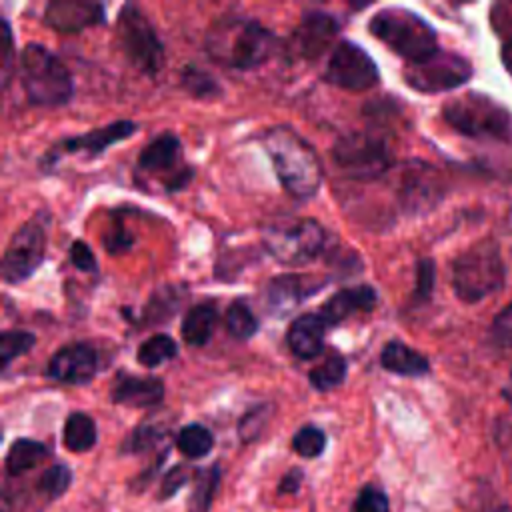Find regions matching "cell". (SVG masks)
<instances>
[{"mask_svg": "<svg viewBox=\"0 0 512 512\" xmlns=\"http://www.w3.org/2000/svg\"><path fill=\"white\" fill-rule=\"evenodd\" d=\"M204 44L214 62L236 70H250L270 58L276 38L252 18L222 16L208 28Z\"/></svg>", "mask_w": 512, "mask_h": 512, "instance_id": "obj_1", "label": "cell"}, {"mask_svg": "<svg viewBox=\"0 0 512 512\" xmlns=\"http://www.w3.org/2000/svg\"><path fill=\"white\" fill-rule=\"evenodd\" d=\"M262 146L288 194L298 200L316 194L322 184V164L314 148L300 134L290 126H274L262 134Z\"/></svg>", "mask_w": 512, "mask_h": 512, "instance_id": "obj_2", "label": "cell"}, {"mask_svg": "<svg viewBox=\"0 0 512 512\" xmlns=\"http://www.w3.org/2000/svg\"><path fill=\"white\" fill-rule=\"evenodd\" d=\"M20 80L36 106H62L72 96V78L64 62L42 44H28L20 56Z\"/></svg>", "mask_w": 512, "mask_h": 512, "instance_id": "obj_3", "label": "cell"}, {"mask_svg": "<svg viewBox=\"0 0 512 512\" xmlns=\"http://www.w3.org/2000/svg\"><path fill=\"white\" fill-rule=\"evenodd\" d=\"M372 36L408 62L422 60L438 50L434 28L418 14L404 8H384L368 24Z\"/></svg>", "mask_w": 512, "mask_h": 512, "instance_id": "obj_4", "label": "cell"}, {"mask_svg": "<svg viewBox=\"0 0 512 512\" xmlns=\"http://www.w3.org/2000/svg\"><path fill=\"white\" fill-rule=\"evenodd\" d=\"M506 280L504 260L492 240L468 248L452 266V284L458 298L478 302L496 292Z\"/></svg>", "mask_w": 512, "mask_h": 512, "instance_id": "obj_5", "label": "cell"}, {"mask_svg": "<svg viewBox=\"0 0 512 512\" xmlns=\"http://www.w3.org/2000/svg\"><path fill=\"white\" fill-rule=\"evenodd\" d=\"M444 120L470 138H506L512 132V116L496 100L468 92L452 98L442 108Z\"/></svg>", "mask_w": 512, "mask_h": 512, "instance_id": "obj_6", "label": "cell"}, {"mask_svg": "<svg viewBox=\"0 0 512 512\" xmlns=\"http://www.w3.org/2000/svg\"><path fill=\"white\" fill-rule=\"evenodd\" d=\"M324 240V228L312 218H286L272 222L262 236L266 250L286 266L312 262L320 254Z\"/></svg>", "mask_w": 512, "mask_h": 512, "instance_id": "obj_7", "label": "cell"}, {"mask_svg": "<svg viewBox=\"0 0 512 512\" xmlns=\"http://www.w3.org/2000/svg\"><path fill=\"white\" fill-rule=\"evenodd\" d=\"M338 170L352 180H374L388 172L392 164L386 142L370 132H348L332 146Z\"/></svg>", "mask_w": 512, "mask_h": 512, "instance_id": "obj_8", "label": "cell"}, {"mask_svg": "<svg viewBox=\"0 0 512 512\" xmlns=\"http://www.w3.org/2000/svg\"><path fill=\"white\" fill-rule=\"evenodd\" d=\"M116 34L128 62L140 72L154 76L164 66V46L148 18L134 6H122L116 20Z\"/></svg>", "mask_w": 512, "mask_h": 512, "instance_id": "obj_9", "label": "cell"}, {"mask_svg": "<svg viewBox=\"0 0 512 512\" xmlns=\"http://www.w3.org/2000/svg\"><path fill=\"white\" fill-rule=\"evenodd\" d=\"M470 74L472 68L468 60L440 48L422 60L408 62L404 68L406 84L424 94L454 90L462 86Z\"/></svg>", "mask_w": 512, "mask_h": 512, "instance_id": "obj_10", "label": "cell"}, {"mask_svg": "<svg viewBox=\"0 0 512 512\" xmlns=\"http://www.w3.org/2000/svg\"><path fill=\"white\" fill-rule=\"evenodd\" d=\"M46 230L38 220H28L16 230L2 256V278L8 284H18L30 278L44 262Z\"/></svg>", "mask_w": 512, "mask_h": 512, "instance_id": "obj_11", "label": "cell"}, {"mask_svg": "<svg viewBox=\"0 0 512 512\" xmlns=\"http://www.w3.org/2000/svg\"><path fill=\"white\" fill-rule=\"evenodd\" d=\"M324 80L342 90L362 92L378 82V68L358 44L344 40L332 50Z\"/></svg>", "mask_w": 512, "mask_h": 512, "instance_id": "obj_12", "label": "cell"}, {"mask_svg": "<svg viewBox=\"0 0 512 512\" xmlns=\"http://www.w3.org/2000/svg\"><path fill=\"white\" fill-rule=\"evenodd\" d=\"M138 168L146 174L168 172V182H166L168 190H178L192 178V170L182 166L180 140L170 132L160 134L140 152Z\"/></svg>", "mask_w": 512, "mask_h": 512, "instance_id": "obj_13", "label": "cell"}, {"mask_svg": "<svg viewBox=\"0 0 512 512\" xmlns=\"http://www.w3.org/2000/svg\"><path fill=\"white\" fill-rule=\"evenodd\" d=\"M338 30L340 24L332 14L306 12L290 36L288 50L296 58L314 60L330 48Z\"/></svg>", "mask_w": 512, "mask_h": 512, "instance_id": "obj_14", "label": "cell"}, {"mask_svg": "<svg viewBox=\"0 0 512 512\" xmlns=\"http://www.w3.org/2000/svg\"><path fill=\"white\" fill-rule=\"evenodd\" d=\"M98 370L96 350L86 342L62 346L48 362L46 374L64 384H88Z\"/></svg>", "mask_w": 512, "mask_h": 512, "instance_id": "obj_15", "label": "cell"}, {"mask_svg": "<svg viewBox=\"0 0 512 512\" xmlns=\"http://www.w3.org/2000/svg\"><path fill=\"white\" fill-rule=\"evenodd\" d=\"M44 20L50 28L74 34L84 28L104 22V6L84 0H54L44 10Z\"/></svg>", "mask_w": 512, "mask_h": 512, "instance_id": "obj_16", "label": "cell"}, {"mask_svg": "<svg viewBox=\"0 0 512 512\" xmlns=\"http://www.w3.org/2000/svg\"><path fill=\"white\" fill-rule=\"evenodd\" d=\"M162 398H164V384L160 378H154V376L120 374L110 388L112 402L132 406V408L156 406L160 404Z\"/></svg>", "mask_w": 512, "mask_h": 512, "instance_id": "obj_17", "label": "cell"}, {"mask_svg": "<svg viewBox=\"0 0 512 512\" xmlns=\"http://www.w3.org/2000/svg\"><path fill=\"white\" fill-rule=\"evenodd\" d=\"M136 132V124L130 120H118L104 128H94L82 136L68 138L58 144V150L62 152H84L88 158H94L102 154L108 146L132 136Z\"/></svg>", "mask_w": 512, "mask_h": 512, "instance_id": "obj_18", "label": "cell"}, {"mask_svg": "<svg viewBox=\"0 0 512 512\" xmlns=\"http://www.w3.org/2000/svg\"><path fill=\"white\" fill-rule=\"evenodd\" d=\"M376 300H378V296L372 286L344 288L326 300L320 316L326 326H334V324L344 322L350 314L374 310Z\"/></svg>", "mask_w": 512, "mask_h": 512, "instance_id": "obj_19", "label": "cell"}, {"mask_svg": "<svg viewBox=\"0 0 512 512\" xmlns=\"http://www.w3.org/2000/svg\"><path fill=\"white\" fill-rule=\"evenodd\" d=\"M324 328L326 324L320 314H302L292 320L286 332V342L298 358L310 360L324 348Z\"/></svg>", "mask_w": 512, "mask_h": 512, "instance_id": "obj_20", "label": "cell"}, {"mask_svg": "<svg viewBox=\"0 0 512 512\" xmlns=\"http://www.w3.org/2000/svg\"><path fill=\"white\" fill-rule=\"evenodd\" d=\"M380 362L384 370L400 376H424L430 370L426 356L398 340H392L382 348Z\"/></svg>", "mask_w": 512, "mask_h": 512, "instance_id": "obj_21", "label": "cell"}, {"mask_svg": "<svg viewBox=\"0 0 512 512\" xmlns=\"http://www.w3.org/2000/svg\"><path fill=\"white\" fill-rule=\"evenodd\" d=\"M216 320H218V314L212 304L202 302V304L192 306L186 312V316L182 320V328H180L184 342L190 346H204L214 332Z\"/></svg>", "mask_w": 512, "mask_h": 512, "instance_id": "obj_22", "label": "cell"}, {"mask_svg": "<svg viewBox=\"0 0 512 512\" xmlns=\"http://www.w3.org/2000/svg\"><path fill=\"white\" fill-rule=\"evenodd\" d=\"M46 454H48V450L42 442L30 440V438H18L8 448V454L4 460L6 472L12 476L24 474V472L36 468L46 458Z\"/></svg>", "mask_w": 512, "mask_h": 512, "instance_id": "obj_23", "label": "cell"}, {"mask_svg": "<svg viewBox=\"0 0 512 512\" xmlns=\"http://www.w3.org/2000/svg\"><path fill=\"white\" fill-rule=\"evenodd\" d=\"M96 424L84 412H72L62 430V442L70 452H88L96 444Z\"/></svg>", "mask_w": 512, "mask_h": 512, "instance_id": "obj_24", "label": "cell"}, {"mask_svg": "<svg viewBox=\"0 0 512 512\" xmlns=\"http://www.w3.org/2000/svg\"><path fill=\"white\" fill-rule=\"evenodd\" d=\"M218 484H220L218 464L204 470H196V476L192 480V492L188 498V512H208Z\"/></svg>", "mask_w": 512, "mask_h": 512, "instance_id": "obj_25", "label": "cell"}, {"mask_svg": "<svg viewBox=\"0 0 512 512\" xmlns=\"http://www.w3.org/2000/svg\"><path fill=\"white\" fill-rule=\"evenodd\" d=\"M306 288V280L298 278V276H284L278 278L270 284V308H280V312H288L296 306V302H300L302 298H306L308 294H312Z\"/></svg>", "mask_w": 512, "mask_h": 512, "instance_id": "obj_26", "label": "cell"}, {"mask_svg": "<svg viewBox=\"0 0 512 512\" xmlns=\"http://www.w3.org/2000/svg\"><path fill=\"white\" fill-rule=\"evenodd\" d=\"M346 360L340 356V354H330L326 356L314 370H310L308 374V380L312 384L314 390H320V392H328L336 386H340L346 378Z\"/></svg>", "mask_w": 512, "mask_h": 512, "instance_id": "obj_27", "label": "cell"}, {"mask_svg": "<svg viewBox=\"0 0 512 512\" xmlns=\"http://www.w3.org/2000/svg\"><path fill=\"white\" fill-rule=\"evenodd\" d=\"M176 446L188 458H202L212 450L214 436L202 424H188V426L180 428V432L176 436Z\"/></svg>", "mask_w": 512, "mask_h": 512, "instance_id": "obj_28", "label": "cell"}, {"mask_svg": "<svg viewBox=\"0 0 512 512\" xmlns=\"http://www.w3.org/2000/svg\"><path fill=\"white\" fill-rule=\"evenodd\" d=\"M178 354V346L176 342L168 336V334H156L148 340H144L138 346L136 358L142 366L146 368H154L158 364H164L168 360H172Z\"/></svg>", "mask_w": 512, "mask_h": 512, "instance_id": "obj_29", "label": "cell"}, {"mask_svg": "<svg viewBox=\"0 0 512 512\" xmlns=\"http://www.w3.org/2000/svg\"><path fill=\"white\" fill-rule=\"evenodd\" d=\"M226 328L234 338L248 340L258 332V320L244 302H234L226 310Z\"/></svg>", "mask_w": 512, "mask_h": 512, "instance_id": "obj_30", "label": "cell"}, {"mask_svg": "<svg viewBox=\"0 0 512 512\" xmlns=\"http://www.w3.org/2000/svg\"><path fill=\"white\" fill-rule=\"evenodd\" d=\"M36 338L30 332L24 330H6L0 336V356H2V368H8V364L26 354L34 346Z\"/></svg>", "mask_w": 512, "mask_h": 512, "instance_id": "obj_31", "label": "cell"}, {"mask_svg": "<svg viewBox=\"0 0 512 512\" xmlns=\"http://www.w3.org/2000/svg\"><path fill=\"white\" fill-rule=\"evenodd\" d=\"M324 446H326V434L316 426H304L292 438V448L302 458L320 456L324 452Z\"/></svg>", "mask_w": 512, "mask_h": 512, "instance_id": "obj_32", "label": "cell"}, {"mask_svg": "<svg viewBox=\"0 0 512 512\" xmlns=\"http://www.w3.org/2000/svg\"><path fill=\"white\" fill-rule=\"evenodd\" d=\"M70 482H72V474H70L68 466H64V464H54V466H50V468L40 476L38 488H40L42 494H46L50 500H54V498L62 496V494L68 490Z\"/></svg>", "mask_w": 512, "mask_h": 512, "instance_id": "obj_33", "label": "cell"}, {"mask_svg": "<svg viewBox=\"0 0 512 512\" xmlns=\"http://www.w3.org/2000/svg\"><path fill=\"white\" fill-rule=\"evenodd\" d=\"M164 436V430L152 422H142L124 442L122 452H130V454H138L144 450H150L160 438Z\"/></svg>", "mask_w": 512, "mask_h": 512, "instance_id": "obj_34", "label": "cell"}, {"mask_svg": "<svg viewBox=\"0 0 512 512\" xmlns=\"http://www.w3.org/2000/svg\"><path fill=\"white\" fill-rule=\"evenodd\" d=\"M270 416V406H256L238 422V436L242 442H254L264 430Z\"/></svg>", "mask_w": 512, "mask_h": 512, "instance_id": "obj_35", "label": "cell"}, {"mask_svg": "<svg viewBox=\"0 0 512 512\" xmlns=\"http://www.w3.org/2000/svg\"><path fill=\"white\" fill-rule=\"evenodd\" d=\"M182 86L196 98H202V96H212V94H218L220 88L216 86V82L202 70L198 68H186L184 76H182Z\"/></svg>", "mask_w": 512, "mask_h": 512, "instance_id": "obj_36", "label": "cell"}, {"mask_svg": "<svg viewBox=\"0 0 512 512\" xmlns=\"http://www.w3.org/2000/svg\"><path fill=\"white\" fill-rule=\"evenodd\" d=\"M352 512H390L388 496L376 486H364L352 504Z\"/></svg>", "mask_w": 512, "mask_h": 512, "instance_id": "obj_37", "label": "cell"}, {"mask_svg": "<svg viewBox=\"0 0 512 512\" xmlns=\"http://www.w3.org/2000/svg\"><path fill=\"white\" fill-rule=\"evenodd\" d=\"M194 476H196V470H190L188 466H176V468H172V470L164 476V480H162V484H160V494H158V498H160V500H168V498L174 496L188 480H194Z\"/></svg>", "mask_w": 512, "mask_h": 512, "instance_id": "obj_38", "label": "cell"}, {"mask_svg": "<svg viewBox=\"0 0 512 512\" xmlns=\"http://www.w3.org/2000/svg\"><path fill=\"white\" fill-rule=\"evenodd\" d=\"M492 336L500 348L512 352V304L496 316L492 326Z\"/></svg>", "mask_w": 512, "mask_h": 512, "instance_id": "obj_39", "label": "cell"}, {"mask_svg": "<svg viewBox=\"0 0 512 512\" xmlns=\"http://www.w3.org/2000/svg\"><path fill=\"white\" fill-rule=\"evenodd\" d=\"M70 260L72 264L82 270V272H96L98 270V262H96V256L92 254L90 246L82 240H76L72 246H70Z\"/></svg>", "mask_w": 512, "mask_h": 512, "instance_id": "obj_40", "label": "cell"}, {"mask_svg": "<svg viewBox=\"0 0 512 512\" xmlns=\"http://www.w3.org/2000/svg\"><path fill=\"white\" fill-rule=\"evenodd\" d=\"M432 286H434V264L432 260L424 258L418 262V268H416V296L420 300L428 298L432 292Z\"/></svg>", "mask_w": 512, "mask_h": 512, "instance_id": "obj_41", "label": "cell"}, {"mask_svg": "<svg viewBox=\"0 0 512 512\" xmlns=\"http://www.w3.org/2000/svg\"><path fill=\"white\" fill-rule=\"evenodd\" d=\"M2 28H4V32H2V38H4V48H2V84H4V88L8 86V82H10V76H12V70H14V64H12V34H10V26H8V22L4 20L2 22Z\"/></svg>", "mask_w": 512, "mask_h": 512, "instance_id": "obj_42", "label": "cell"}, {"mask_svg": "<svg viewBox=\"0 0 512 512\" xmlns=\"http://www.w3.org/2000/svg\"><path fill=\"white\" fill-rule=\"evenodd\" d=\"M130 244H132V238H130V234H126L122 228L114 230L110 236L104 238V246H106V250L112 252V254H120V252L128 250Z\"/></svg>", "mask_w": 512, "mask_h": 512, "instance_id": "obj_43", "label": "cell"}, {"mask_svg": "<svg viewBox=\"0 0 512 512\" xmlns=\"http://www.w3.org/2000/svg\"><path fill=\"white\" fill-rule=\"evenodd\" d=\"M302 478H304L302 470L300 468H292L290 472H286L282 476V480L278 484V492L280 494H294V492H298V488L302 484Z\"/></svg>", "mask_w": 512, "mask_h": 512, "instance_id": "obj_44", "label": "cell"}, {"mask_svg": "<svg viewBox=\"0 0 512 512\" xmlns=\"http://www.w3.org/2000/svg\"><path fill=\"white\" fill-rule=\"evenodd\" d=\"M502 60H504L506 68L510 70V74H512V36L508 38V42L502 48Z\"/></svg>", "mask_w": 512, "mask_h": 512, "instance_id": "obj_45", "label": "cell"}, {"mask_svg": "<svg viewBox=\"0 0 512 512\" xmlns=\"http://www.w3.org/2000/svg\"><path fill=\"white\" fill-rule=\"evenodd\" d=\"M498 512H512V510H508V508H502V510H498Z\"/></svg>", "mask_w": 512, "mask_h": 512, "instance_id": "obj_46", "label": "cell"}]
</instances>
